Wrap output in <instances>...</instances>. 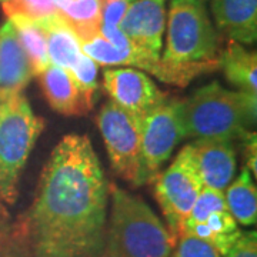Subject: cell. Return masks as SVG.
<instances>
[{
	"mask_svg": "<svg viewBox=\"0 0 257 257\" xmlns=\"http://www.w3.org/2000/svg\"><path fill=\"white\" fill-rule=\"evenodd\" d=\"M110 186L90 139L67 135L53 149L35 200L13 226L30 257H106Z\"/></svg>",
	"mask_w": 257,
	"mask_h": 257,
	"instance_id": "6da1fadb",
	"label": "cell"
},
{
	"mask_svg": "<svg viewBox=\"0 0 257 257\" xmlns=\"http://www.w3.org/2000/svg\"><path fill=\"white\" fill-rule=\"evenodd\" d=\"M162 62L176 74L179 87L220 69L219 35L203 0H172Z\"/></svg>",
	"mask_w": 257,
	"mask_h": 257,
	"instance_id": "7a4b0ae2",
	"label": "cell"
},
{
	"mask_svg": "<svg viewBox=\"0 0 257 257\" xmlns=\"http://www.w3.org/2000/svg\"><path fill=\"white\" fill-rule=\"evenodd\" d=\"M186 138L240 140L256 126L257 94L211 82L180 100Z\"/></svg>",
	"mask_w": 257,
	"mask_h": 257,
	"instance_id": "3957f363",
	"label": "cell"
},
{
	"mask_svg": "<svg viewBox=\"0 0 257 257\" xmlns=\"http://www.w3.org/2000/svg\"><path fill=\"white\" fill-rule=\"evenodd\" d=\"M111 211L106 226V257H172L175 240L142 197L110 187Z\"/></svg>",
	"mask_w": 257,
	"mask_h": 257,
	"instance_id": "277c9868",
	"label": "cell"
},
{
	"mask_svg": "<svg viewBox=\"0 0 257 257\" xmlns=\"http://www.w3.org/2000/svg\"><path fill=\"white\" fill-rule=\"evenodd\" d=\"M45 128L22 93L9 97L0 119V202L15 204L20 173Z\"/></svg>",
	"mask_w": 257,
	"mask_h": 257,
	"instance_id": "5b68a950",
	"label": "cell"
},
{
	"mask_svg": "<svg viewBox=\"0 0 257 257\" xmlns=\"http://www.w3.org/2000/svg\"><path fill=\"white\" fill-rule=\"evenodd\" d=\"M153 184L155 197L165 216L166 227L176 243L203 189L192 145L180 150L173 163L157 175Z\"/></svg>",
	"mask_w": 257,
	"mask_h": 257,
	"instance_id": "8992f818",
	"label": "cell"
},
{
	"mask_svg": "<svg viewBox=\"0 0 257 257\" xmlns=\"http://www.w3.org/2000/svg\"><path fill=\"white\" fill-rule=\"evenodd\" d=\"M113 170L133 186H142V119L109 100L97 116Z\"/></svg>",
	"mask_w": 257,
	"mask_h": 257,
	"instance_id": "52a82bcc",
	"label": "cell"
},
{
	"mask_svg": "<svg viewBox=\"0 0 257 257\" xmlns=\"http://www.w3.org/2000/svg\"><path fill=\"white\" fill-rule=\"evenodd\" d=\"M184 138L180 100L167 97L142 119V186L153 183Z\"/></svg>",
	"mask_w": 257,
	"mask_h": 257,
	"instance_id": "ba28073f",
	"label": "cell"
},
{
	"mask_svg": "<svg viewBox=\"0 0 257 257\" xmlns=\"http://www.w3.org/2000/svg\"><path fill=\"white\" fill-rule=\"evenodd\" d=\"M103 86L110 100L140 119L169 97L139 69H109L103 73Z\"/></svg>",
	"mask_w": 257,
	"mask_h": 257,
	"instance_id": "9c48e42d",
	"label": "cell"
},
{
	"mask_svg": "<svg viewBox=\"0 0 257 257\" xmlns=\"http://www.w3.org/2000/svg\"><path fill=\"white\" fill-rule=\"evenodd\" d=\"M167 0H135L130 3L119 29L135 46L160 57L166 29Z\"/></svg>",
	"mask_w": 257,
	"mask_h": 257,
	"instance_id": "30bf717a",
	"label": "cell"
},
{
	"mask_svg": "<svg viewBox=\"0 0 257 257\" xmlns=\"http://www.w3.org/2000/svg\"><path fill=\"white\" fill-rule=\"evenodd\" d=\"M203 186L224 192L231 183L236 167V147L230 140L196 139L192 145Z\"/></svg>",
	"mask_w": 257,
	"mask_h": 257,
	"instance_id": "8fae6325",
	"label": "cell"
},
{
	"mask_svg": "<svg viewBox=\"0 0 257 257\" xmlns=\"http://www.w3.org/2000/svg\"><path fill=\"white\" fill-rule=\"evenodd\" d=\"M33 76L32 64L20 43L16 28L8 19L0 26V89L22 93Z\"/></svg>",
	"mask_w": 257,
	"mask_h": 257,
	"instance_id": "7c38bea8",
	"label": "cell"
},
{
	"mask_svg": "<svg viewBox=\"0 0 257 257\" xmlns=\"http://www.w3.org/2000/svg\"><path fill=\"white\" fill-rule=\"evenodd\" d=\"M211 13L217 30L240 45H253L257 39V0H211Z\"/></svg>",
	"mask_w": 257,
	"mask_h": 257,
	"instance_id": "4fadbf2b",
	"label": "cell"
},
{
	"mask_svg": "<svg viewBox=\"0 0 257 257\" xmlns=\"http://www.w3.org/2000/svg\"><path fill=\"white\" fill-rule=\"evenodd\" d=\"M37 76L46 100L57 113L66 116H82L93 109L79 90L72 74L63 67L50 63L46 70Z\"/></svg>",
	"mask_w": 257,
	"mask_h": 257,
	"instance_id": "5bb4252c",
	"label": "cell"
},
{
	"mask_svg": "<svg viewBox=\"0 0 257 257\" xmlns=\"http://www.w3.org/2000/svg\"><path fill=\"white\" fill-rule=\"evenodd\" d=\"M37 22L46 35L50 63L60 66L69 72L83 53L76 33L57 13Z\"/></svg>",
	"mask_w": 257,
	"mask_h": 257,
	"instance_id": "9a60e30c",
	"label": "cell"
},
{
	"mask_svg": "<svg viewBox=\"0 0 257 257\" xmlns=\"http://www.w3.org/2000/svg\"><path fill=\"white\" fill-rule=\"evenodd\" d=\"M220 69L224 77L241 92L257 94V55L243 45L229 40L220 53Z\"/></svg>",
	"mask_w": 257,
	"mask_h": 257,
	"instance_id": "2e32d148",
	"label": "cell"
},
{
	"mask_svg": "<svg viewBox=\"0 0 257 257\" xmlns=\"http://www.w3.org/2000/svg\"><path fill=\"white\" fill-rule=\"evenodd\" d=\"M104 0H55L57 15L76 33L79 42L100 33Z\"/></svg>",
	"mask_w": 257,
	"mask_h": 257,
	"instance_id": "e0dca14e",
	"label": "cell"
},
{
	"mask_svg": "<svg viewBox=\"0 0 257 257\" xmlns=\"http://www.w3.org/2000/svg\"><path fill=\"white\" fill-rule=\"evenodd\" d=\"M183 231L210 243L221 256L227 253L241 233L229 210L214 211L202 223H184Z\"/></svg>",
	"mask_w": 257,
	"mask_h": 257,
	"instance_id": "ac0fdd59",
	"label": "cell"
},
{
	"mask_svg": "<svg viewBox=\"0 0 257 257\" xmlns=\"http://www.w3.org/2000/svg\"><path fill=\"white\" fill-rule=\"evenodd\" d=\"M229 213L240 226H254L257 221V190L251 173L246 167L224 190Z\"/></svg>",
	"mask_w": 257,
	"mask_h": 257,
	"instance_id": "d6986e66",
	"label": "cell"
},
{
	"mask_svg": "<svg viewBox=\"0 0 257 257\" xmlns=\"http://www.w3.org/2000/svg\"><path fill=\"white\" fill-rule=\"evenodd\" d=\"M9 20L16 28L20 43L32 64L33 73L36 76L40 74L50 64L45 30L37 20H32L22 15H12Z\"/></svg>",
	"mask_w": 257,
	"mask_h": 257,
	"instance_id": "ffe728a7",
	"label": "cell"
},
{
	"mask_svg": "<svg viewBox=\"0 0 257 257\" xmlns=\"http://www.w3.org/2000/svg\"><path fill=\"white\" fill-rule=\"evenodd\" d=\"M69 73L72 74L74 83L77 84L84 99L93 107L94 99H96V92L99 87L97 86V63L89 56L82 53L76 64L69 70Z\"/></svg>",
	"mask_w": 257,
	"mask_h": 257,
	"instance_id": "44dd1931",
	"label": "cell"
},
{
	"mask_svg": "<svg viewBox=\"0 0 257 257\" xmlns=\"http://www.w3.org/2000/svg\"><path fill=\"white\" fill-rule=\"evenodd\" d=\"M220 210H227L224 192L203 186L202 192L197 196L192 210H190V214L184 223H202L210 216L211 213Z\"/></svg>",
	"mask_w": 257,
	"mask_h": 257,
	"instance_id": "7402d4cb",
	"label": "cell"
},
{
	"mask_svg": "<svg viewBox=\"0 0 257 257\" xmlns=\"http://www.w3.org/2000/svg\"><path fill=\"white\" fill-rule=\"evenodd\" d=\"M3 12L9 18L12 15H22L32 20H42L57 13L55 0H6Z\"/></svg>",
	"mask_w": 257,
	"mask_h": 257,
	"instance_id": "603a6c76",
	"label": "cell"
},
{
	"mask_svg": "<svg viewBox=\"0 0 257 257\" xmlns=\"http://www.w3.org/2000/svg\"><path fill=\"white\" fill-rule=\"evenodd\" d=\"M172 257H221L210 243L182 231L176 240Z\"/></svg>",
	"mask_w": 257,
	"mask_h": 257,
	"instance_id": "cb8c5ba5",
	"label": "cell"
},
{
	"mask_svg": "<svg viewBox=\"0 0 257 257\" xmlns=\"http://www.w3.org/2000/svg\"><path fill=\"white\" fill-rule=\"evenodd\" d=\"M221 257H257V233L256 230L251 231H241L239 239Z\"/></svg>",
	"mask_w": 257,
	"mask_h": 257,
	"instance_id": "d4e9b609",
	"label": "cell"
},
{
	"mask_svg": "<svg viewBox=\"0 0 257 257\" xmlns=\"http://www.w3.org/2000/svg\"><path fill=\"white\" fill-rule=\"evenodd\" d=\"M128 6L130 0H104L101 8V25L119 28Z\"/></svg>",
	"mask_w": 257,
	"mask_h": 257,
	"instance_id": "484cf974",
	"label": "cell"
},
{
	"mask_svg": "<svg viewBox=\"0 0 257 257\" xmlns=\"http://www.w3.org/2000/svg\"><path fill=\"white\" fill-rule=\"evenodd\" d=\"M0 257H30L26 244L15 226H10L9 234L0 247Z\"/></svg>",
	"mask_w": 257,
	"mask_h": 257,
	"instance_id": "4316f807",
	"label": "cell"
},
{
	"mask_svg": "<svg viewBox=\"0 0 257 257\" xmlns=\"http://www.w3.org/2000/svg\"><path fill=\"white\" fill-rule=\"evenodd\" d=\"M256 132H248L247 135H244L243 138L240 139L243 143V153L246 156V169L250 173H253V176L256 177L257 175V140H256Z\"/></svg>",
	"mask_w": 257,
	"mask_h": 257,
	"instance_id": "83f0119b",
	"label": "cell"
},
{
	"mask_svg": "<svg viewBox=\"0 0 257 257\" xmlns=\"http://www.w3.org/2000/svg\"><path fill=\"white\" fill-rule=\"evenodd\" d=\"M9 231H10V224L8 223V219L0 216V247H2V244L5 243V240H6V237H8Z\"/></svg>",
	"mask_w": 257,
	"mask_h": 257,
	"instance_id": "f1b7e54d",
	"label": "cell"
},
{
	"mask_svg": "<svg viewBox=\"0 0 257 257\" xmlns=\"http://www.w3.org/2000/svg\"><path fill=\"white\" fill-rule=\"evenodd\" d=\"M9 96H3V97H0V119H2V116H3V113H5V109H6V106H8V101H9Z\"/></svg>",
	"mask_w": 257,
	"mask_h": 257,
	"instance_id": "f546056e",
	"label": "cell"
},
{
	"mask_svg": "<svg viewBox=\"0 0 257 257\" xmlns=\"http://www.w3.org/2000/svg\"><path fill=\"white\" fill-rule=\"evenodd\" d=\"M0 216H2V217H6V219L9 217L8 209H6V206H5V204H3L2 202H0Z\"/></svg>",
	"mask_w": 257,
	"mask_h": 257,
	"instance_id": "4dcf8cb0",
	"label": "cell"
},
{
	"mask_svg": "<svg viewBox=\"0 0 257 257\" xmlns=\"http://www.w3.org/2000/svg\"><path fill=\"white\" fill-rule=\"evenodd\" d=\"M9 94H15V93L5 92V90H2V89H0V97H3V96H9Z\"/></svg>",
	"mask_w": 257,
	"mask_h": 257,
	"instance_id": "1f68e13d",
	"label": "cell"
},
{
	"mask_svg": "<svg viewBox=\"0 0 257 257\" xmlns=\"http://www.w3.org/2000/svg\"><path fill=\"white\" fill-rule=\"evenodd\" d=\"M0 2H2V3H5V2H6V0H0Z\"/></svg>",
	"mask_w": 257,
	"mask_h": 257,
	"instance_id": "d6a6232c",
	"label": "cell"
},
{
	"mask_svg": "<svg viewBox=\"0 0 257 257\" xmlns=\"http://www.w3.org/2000/svg\"><path fill=\"white\" fill-rule=\"evenodd\" d=\"M132 2H135V0H130V3H132Z\"/></svg>",
	"mask_w": 257,
	"mask_h": 257,
	"instance_id": "836d02e7",
	"label": "cell"
}]
</instances>
